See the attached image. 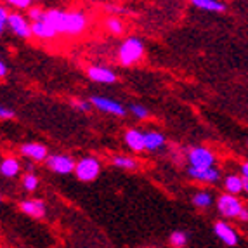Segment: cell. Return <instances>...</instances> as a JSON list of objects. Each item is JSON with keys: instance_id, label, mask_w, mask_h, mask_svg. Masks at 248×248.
I'll return each instance as SVG.
<instances>
[{"instance_id": "obj_1", "label": "cell", "mask_w": 248, "mask_h": 248, "mask_svg": "<svg viewBox=\"0 0 248 248\" xmlns=\"http://www.w3.org/2000/svg\"><path fill=\"white\" fill-rule=\"evenodd\" d=\"M144 42L139 37H128L127 40L122 42L120 49H118V61L124 66H132L137 61H141L144 56Z\"/></svg>"}, {"instance_id": "obj_2", "label": "cell", "mask_w": 248, "mask_h": 248, "mask_svg": "<svg viewBox=\"0 0 248 248\" xmlns=\"http://www.w3.org/2000/svg\"><path fill=\"white\" fill-rule=\"evenodd\" d=\"M99 174H101V161L95 156H85L80 161H77L75 175H77L78 181L91 182L99 177Z\"/></svg>"}, {"instance_id": "obj_3", "label": "cell", "mask_w": 248, "mask_h": 248, "mask_svg": "<svg viewBox=\"0 0 248 248\" xmlns=\"http://www.w3.org/2000/svg\"><path fill=\"white\" fill-rule=\"evenodd\" d=\"M187 161L191 163L189 167H195V169H208V167H214L215 155L205 146H193L187 149Z\"/></svg>"}, {"instance_id": "obj_4", "label": "cell", "mask_w": 248, "mask_h": 248, "mask_svg": "<svg viewBox=\"0 0 248 248\" xmlns=\"http://www.w3.org/2000/svg\"><path fill=\"white\" fill-rule=\"evenodd\" d=\"M46 165L49 170L56 172V174L66 175L75 172V167H77V161H73V158L66 156V155H50L47 158Z\"/></svg>"}, {"instance_id": "obj_5", "label": "cell", "mask_w": 248, "mask_h": 248, "mask_svg": "<svg viewBox=\"0 0 248 248\" xmlns=\"http://www.w3.org/2000/svg\"><path fill=\"white\" fill-rule=\"evenodd\" d=\"M217 208H219V212L224 215V217H240L241 210H243L245 207L241 205V202L236 198L234 195L226 193V195L219 196Z\"/></svg>"}, {"instance_id": "obj_6", "label": "cell", "mask_w": 248, "mask_h": 248, "mask_svg": "<svg viewBox=\"0 0 248 248\" xmlns=\"http://www.w3.org/2000/svg\"><path fill=\"white\" fill-rule=\"evenodd\" d=\"M42 19L47 21V23L56 30L58 35L68 33V13H64L61 9H49V11H46V14H44Z\"/></svg>"}, {"instance_id": "obj_7", "label": "cell", "mask_w": 248, "mask_h": 248, "mask_svg": "<svg viewBox=\"0 0 248 248\" xmlns=\"http://www.w3.org/2000/svg\"><path fill=\"white\" fill-rule=\"evenodd\" d=\"M214 232H215V236H217L224 245H228V247H236L238 241H240V236H238L236 229L232 228V226H229L228 222H224V220L215 222Z\"/></svg>"}, {"instance_id": "obj_8", "label": "cell", "mask_w": 248, "mask_h": 248, "mask_svg": "<svg viewBox=\"0 0 248 248\" xmlns=\"http://www.w3.org/2000/svg\"><path fill=\"white\" fill-rule=\"evenodd\" d=\"M9 28L13 30V33L19 38H30L31 37V23L21 14H9Z\"/></svg>"}, {"instance_id": "obj_9", "label": "cell", "mask_w": 248, "mask_h": 248, "mask_svg": "<svg viewBox=\"0 0 248 248\" xmlns=\"http://www.w3.org/2000/svg\"><path fill=\"white\" fill-rule=\"evenodd\" d=\"M91 104L97 109L104 113H109V115L115 116H124L125 115V108L122 106L120 103H116L113 99H108V97H103V95H94L91 99Z\"/></svg>"}, {"instance_id": "obj_10", "label": "cell", "mask_w": 248, "mask_h": 248, "mask_svg": "<svg viewBox=\"0 0 248 248\" xmlns=\"http://www.w3.org/2000/svg\"><path fill=\"white\" fill-rule=\"evenodd\" d=\"M87 25H89V19H87V16H85V13H82V11H71V13H68V33L66 35L75 37V35L83 33L85 28H87Z\"/></svg>"}, {"instance_id": "obj_11", "label": "cell", "mask_w": 248, "mask_h": 248, "mask_svg": "<svg viewBox=\"0 0 248 248\" xmlns=\"http://www.w3.org/2000/svg\"><path fill=\"white\" fill-rule=\"evenodd\" d=\"M87 75L89 78L95 83H115L118 80L116 73L109 68H104V66H99V64H95V66H89L87 70Z\"/></svg>"}, {"instance_id": "obj_12", "label": "cell", "mask_w": 248, "mask_h": 248, "mask_svg": "<svg viewBox=\"0 0 248 248\" xmlns=\"http://www.w3.org/2000/svg\"><path fill=\"white\" fill-rule=\"evenodd\" d=\"M21 153L23 156H28L35 161H47L49 158V149L40 142H26L21 146Z\"/></svg>"}, {"instance_id": "obj_13", "label": "cell", "mask_w": 248, "mask_h": 248, "mask_svg": "<svg viewBox=\"0 0 248 248\" xmlns=\"http://www.w3.org/2000/svg\"><path fill=\"white\" fill-rule=\"evenodd\" d=\"M19 210L33 219H42L46 215V203L42 200H25L19 203Z\"/></svg>"}, {"instance_id": "obj_14", "label": "cell", "mask_w": 248, "mask_h": 248, "mask_svg": "<svg viewBox=\"0 0 248 248\" xmlns=\"http://www.w3.org/2000/svg\"><path fill=\"white\" fill-rule=\"evenodd\" d=\"M187 174L191 179H196V181L202 182H217L220 177V172L214 167H208V169H195V167H189L187 169Z\"/></svg>"}, {"instance_id": "obj_15", "label": "cell", "mask_w": 248, "mask_h": 248, "mask_svg": "<svg viewBox=\"0 0 248 248\" xmlns=\"http://www.w3.org/2000/svg\"><path fill=\"white\" fill-rule=\"evenodd\" d=\"M125 142L132 151H146V139H144V132L137 130V128H130L125 132Z\"/></svg>"}, {"instance_id": "obj_16", "label": "cell", "mask_w": 248, "mask_h": 248, "mask_svg": "<svg viewBox=\"0 0 248 248\" xmlns=\"http://www.w3.org/2000/svg\"><path fill=\"white\" fill-rule=\"evenodd\" d=\"M31 33H33L35 37L42 38V40H52V38L58 35L56 33V30H54L52 26L44 19L31 23Z\"/></svg>"}, {"instance_id": "obj_17", "label": "cell", "mask_w": 248, "mask_h": 248, "mask_svg": "<svg viewBox=\"0 0 248 248\" xmlns=\"http://www.w3.org/2000/svg\"><path fill=\"white\" fill-rule=\"evenodd\" d=\"M19 172H21V165L16 158H13V156L4 158L2 163H0V174L4 175V177H9V179L16 177Z\"/></svg>"}, {"instance_id": "obj_18", "label": "cell", "mask_w": 248, "mask_h": 248, "mask_svg": "<svg viewBox=\"0 0 248 248\" xmlns=\"http://www.w3.org/2000/svg\"><path fill=\"white\" fill-rule=\"evenodd\" d=\"M224 186H226V191H228L229 195H238L241 191H245V179L241 175H236V174H229L224 181Z\"/></svg>"}, {"instance_id": "obj_19", "label": "cell", "mask_w": 248, "mask_h": 248, "mask_svg": "<svg viewBox=\"0 0 248 248\" xmlns=\"http://www.w3.org/2000/svg\"><path fill=\"white\" fill-rule=\"evenodd\" d=\"M144 139H146V149L148 151H156L161 146L165 144V136L156 130H148L144 132Z\"/></svg>"}, {"instance_id": "obj_20", "label": "cell", "mask_w": 248, "mask_h": 248, "mask_svg": "<svg viewBox=\"0 0 248 248\" xmlns=\"http://www.w3.org/2000/svg\"><path fill=\"white\" fill-rule=\"evenodd\" d=\"M193 5L208 13H224L226 11V4L224 2H217V0H193Z\"/></svg>"}, {"instance_id": "obj_21", "label": "cell", "mask_w": 248, "mask_h": 248, "mask_svg": "<svg viewBox=\"0 0 248 248\" xmlns=\"http://www.w3.org/2000/svg\"><path fill=\"white\" fill-rule=\"evenodd\" d=\"M111 163L118 169H127V170H132L137 167V161L130 156H124V155H116V156L111 158Z\"/></svg>"}, {"instance_id": "obj_22", "label": "cell", "mask_w": 248, "mask_h": 248, "mask_svg": "<svg viewBox=\"0 0 248 248\" xmlns=\"http://www.w3.org/2000/svg\"><path fill=\"white\" fill-rule=\"evenodd\" d=\"M212 202H214V198H212V195L207 193V191H200V193H196L193 196V203L198 208H208L212 205Z\"/></svg>"}, {"instance_id": "obj_23", "label": "cell", "mask_w": 248, "mask_h": 248, "mask_svg": "<svg viewBox=\"0 0 248 248\" xmlns=\"http://www.w3.org/2000/svg\"><path fill=\"white\" fill-rule=\"evenodd\" d=\"M104 25H106V30L109 33H113V35L124 33V25H122V21L118 19V17H108Z\"/></svg>"}, {"instance_id": "obj_24", "label": "cell", "mask_w": 248, "mask_h": 248, "mask_svg": "<svg viewBox=\"0 0 248 248\" xmlns=\"http://www.w3.org/2000/svg\"><path fill=\"white\" fill-rule=\"evenodd\" d=\"M170 243L175 248H184L187 245V234L184 231H174L170 234Z\"/></svg>"}, {"instance_id": "obj_25", "label": "cell", "mask_w": 248, "mask_h": 248, "mask_svg": "<svg viewBox=\"0 0 248 248\" xmlns=\"http://www.w3.org/2000/svg\"><path fill=\"white\" fill-rule=\"evenodd\" d=\"M23 187L26 191H35L38 187V177L35 174H26L23 177Z\"/></svg>"}, {"instance_id": "obj_26", "label": "cell", "mask_w": 248, "mask_h": 248, "mask_svg": "<svg viewBox=\"0 0 248 248\" xmlns=\"http://www.w3.org/2000/svg\"><path fill=\"white\" fill-rule=\"evenodd\" d=\"M130 111H132V115L136 116V118H141V120H144V118L149 116V109L141 106V104H130Z\"/></svg>"}, {"instance_id": "obj_27", "label": "cell", "mask_w": 248, "mask_h": 248, "mask_svg": "<svg viewBox=\"0 0 248 248\" xmlns=\"http://www.w3.org/2000/svg\"><path fill=\"white\" fill-rule=\"evenodd\" d=\"M7 26H9V14L4 5H2V7H0V31H4Z\"/></svg>"}, {"instance_id": "obj_28", "label": "cell", "mask_w": 248, "mask_h": 248, "mask_svg": "<svg viewBox=\"0 0 248 248\" xmlns=\"http://www.w3.org/2000/svg\"><path fill=\"white\" fill-rule=\"evenodd\" d=\"M11 7H16V9H28L31 7V2L30 0H9L7 2Z\"/></svg>"}, {"instance_id": "obj_29", "label": "cell", "mask_w": 248, "mask_h": 248, "mask_svg": "<svg viewBox=\"0 0 248 248\" xmlns=\"http://www.w3.org/2000/svg\"><path fill=\"white\" fill-rule=\"evenodd\" d=\"M44 14H46V11H42V9H30V19H31V23H35V21H40L42 17H44Z\"/></svg>"}, {"instance_id": "obj_30", "label": "cell", "mask_w": 248, "mask_h": 248, "mask_svg": "<svg viewBox=\"0 0 248 248\" xmlns=\"http://www.w3.org/2000/svg\"><path fill=\"white\" fill-rule=\"evenodd\" d=\"M71 106L75 109H80V111H89L91 109V103H87V101H71Z\"/></svg>"}, {"instance_id": "obj_31", "label": "cell", "mask_w": 248, "mask_h": 248, "mask_svg": "<svg viewBox=\"0 0 248 248\" xmlns=\"http://www.w3.org/2000/svg\"><path fill=\"white\" fill-rule=\"evenodd\" d=\"M0 118H2V120H5V118H14V111L9 109L7 106H2L0 108Z\"/></svg>"}, {"instance_id": "obj_32", "label": "cell", "mask_w": 248, "mask_h": 248, "mask_svg": "<svg viewBox=\"0 0 248 248\" xmlns=\"http://www.w3.org/2000/svg\"><path fill=\"white\" fill-rule=\"evenodd\" d=\"M5 75H7V64L5 61H0V78H5Z\"/></svg>"}, {"instance_id": "obj_33", "label": "cell", "mask_w": 248, "mask_h": 248, "mask_svg": "<svg viewBox=\"0 0 248 248\" xmlns=\"http://www.w3.org/2000/svg\"><path fill=\"white\" fill-rule=\"evenodd\" d=\"M241 177L248 181V161H245L243 165H241Z\"/></svg>"}, {"instance_id": "obj_34", "label": "cell", "mask_w": 248, "mask_h": 248, "mask_svg": "<svg viewBox=\"0 0 248 248\" xmlns=\"http://www.w3.org/2000/svg\"><path fill=\"white\" fill-rule=\"evenodd\" d=\"M240 220H248V208H243L240 214V217H238Z\"/></svg>"}, {"instance_id": "obj_35", "label": "cell", "mask_w": 248, "mask_h": 248, "mask_svg": "<svg viewBox=\"0 0 248 248\" xmlns=\"http://www.w3.org/2000/svg\"><path fill=\"white\" fill-rule=\"evenodd\" d=\"M245 191L248 193V181H247V179H245Z\"/></svg>"}, {"instance_id": "obj_36", "label": "cell", "mask_w": 248, "mask_h": 248, "mask_svg": "<svg viewBox=\"0 0 248 248\" xmlns=\"http://www.w3.org/2000/svg\"><path fill=\"white\" fill-rule=\"evenodd\" d=\"M247 146H248V141H247Z\"/></svg>"}]
</instances>
